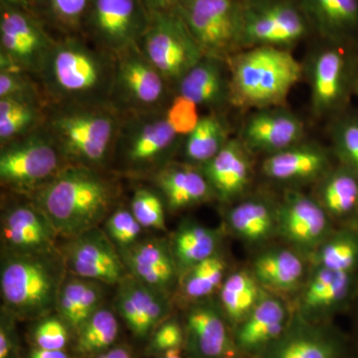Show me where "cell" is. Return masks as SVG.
Wrapping results in <instances>:
<instances>
[{
  "instance_id": "cell-44",
  "label": "cell",
  "mask_w": 358,
  "mask_h": 358,
  "mask_svg": "<svg viewBox=\"0 0 358 358\" xmlns=\"http://www.w3.org/2000/svg\"><path fill=\"white\" fill-rule=\"evenodd\" d=\"M7 98L36 99L47 103L36 78L17 67L0 69V99Z\"/></svg>"
},
{
  "instance_id": "cell-51",
  "label": "cell",
  "mask_w": 358,
  "mask_h": 358,
  "mask_svg": "<svg viewBox=\"0 0 358 358\" xmlns=\"http://www.w3.org/2000/svg\"><path fill=\"white\" fill-rule=\"evenodd\" d=\"M87 358H134V355L128 346L115 345L105 352Z\"/></svg>"
},
{
  "instance_id": "cell-6",
  "label": "cell",
  "mask_w": 358,
  "mask_h": 358,
  "mask_svg": "<svg viewBox=\"0 0 358 358\" xmlns=\"http://www.w3.org/2000/svg\"><path fill=\"white\" fill-rule=\"evenodd\" d=\"M183 140L167 121L166 110L122 115L110 169L131 176H154L171 162Z\"/></svg>"
},
{
  "instance_id": "cell-21",
  "label": "cell",
  "mask_w": 358,
  "mask_h": 358,
  "mask_svg": "<svg viewBox=\"0 0 358 358\" xmlns=\"http://www.w3.org/2000/svg\"><path fill=\"white\" fill-rule=\"evenodd\" d=\"M185 343L193 358H231L233 343L224 315L210 303H200L188 310Z\"/></svg>"
},
{
  "instance_id": "cell-34",
  "label": "cell",
  "mask_w": 358,
  "mask_h": 358,
  "mask_svg": "<svg viewBox=\"0 0 358 358\" xmlns=\"http://www.w3.org/2000/svg\"><path fill=\"white\" fill-rule=\"evenodd\" d=\"M227 222L238 237L250 243H260L277 228V209L264 199L245 200L230 209Z\"/></svg>"
},
{
  "instance_id": "cell-3",
  "label": "cell",
  "mask_w": 358,
  "mask_h": 358,
  "mask_svg": "<svg viewBox=\"0 0 358 358\" xmlns=\"http://www.w3.org/2000/svg\"><path fill=\"white\" fill-rule=\"evenodd\" d=\"M121 121L112 103H48L43 127L69 166L108 171Z\"/></svg>"
},
{
  "instance_id": "cell-2",
  "label": "cell",
  "mask_w": 358,
  "mask_h": 358,
  "mask_svg": "<svg viewBox=\"0 0 358 358\" xmlns=\"http://www.w3.org/2000/svg\"><path fill=\"white\" fill-rule=\"evenodd\" d=\"M107 173L68 166L27 197L44 212L59 236L68 239L107 219L117 196V185Z\"/></svg>"
},
{
  "instance_id": "cell-1",
  "label": "cell",
  "mask_w": 358,
  "mask_h": 358,
  "mask_svg": "<svg viewBox=\"0 0 358 358\" xmlns=\"http://www.w3.org/2000/svg\"><path fill=\"white\" fill-rule=\"evenodd\" d=\"M115 55L84 35L56 37L36 80L47 103L54 105L110 103Z\"/></svg>"
},
{
  "instance_id": "cell-46",
  "label": "cell",
  "mask_w": 358,
  "mask_h": 358,
  "mask_svg": "<svg viewBox=\"0 0 358 358\" xmlns=\"http://www.w3.org/2000/svg\"><path fill=\"white\" fill-rule=\"evenodd\" d=\"M334 148L345 166L358 176V117H345L334 126Z\"/></svg>"
},
{
  "instance_id": "cell-36",
  "label": "cell",
  "mask_w": 358,
  "mask_h": 358,
  "mask_svg": "<svg viewBox=\"0 0 358 358\" xmlns=\"http://www.w3.org/2000/svg\"><path fill=\"white\" fill-rule=\"evenodd\" d=\"M119 320L110 308H100L75 331L74 350L87 358L115 345L119 336Z\"/></svg>"
},
{
  "instance_id": "cell-33",
  "label": "cell",
  "mask_w": 358,
  "mask_h": 358,
  "mask_svg": "<svg viewBox=\"0 0 358 358\" xmlns=\"http://www.w3.org/2000/svg\"><path fill=\"white\" fill-rule=\"evenodd\" d=\"M47 105L36 99H0V147L43 127Z\"/></svg>"
},
{
  "instance_id": "cell-42",
  "label": "cell",
  "mask_w": 358,
  "mask_h": 358,
  "mask_svg": "<svg viewBox=\"0 0 358 358\" xmlns=\"http://www.w3.org/2000/svg\"><path fill=\"white\" fill-rule=\"evenodd\" d=\"M74 331L67 322L54 312L36 320L30 333L33 348L42 350H66L73 339Z\"/></svg>"
},
{
  "instance_id": "cell-29",
  "label": "cell",
  "mask_w": 358,
  "mask_h": 358,
  "mask_svg": "<svg viewBox=\"0 0 358 358\" xmlns=\"http://www.w3.org/2000/svg\"><path fill=\"white\" fill-rule=\"evenodd\" d=\"M264 358H336L338 345L324 331L298 322L289 327Z\"/></svg>"
},
{
  "instance_id": "cell-28",
  "label": "cell",
  "mask_w": 358,
  "mask_h": 358,
  "mask_svg": "<svg viewBox=\"0 0 358 358\" xmlns=\"http://www.w3.org/2000/svg\"><path fill=\"white\" fill-rule=\"evenodd\" d=\"M103 301L102 282L68 272L59 293L55 312L75 333L96 310L103 307Z\"/></svg>"
},
{
  "instance_id": "cell-47",
  "label": "cell",
  "mask_w": 358,
  "mask_h": 358,
  "mask_svg": "<svg viewBox=\"0 0 358 358\" xmlns=\"http://www.w3.org/2000/svg\"><path fill=\"white\" fill-rule=\"evenodd\" d=\"M199 106L185 96H173L166 109L167 121L179 136H187L199 124Z\"/></svg>"
},
{
  "instance_id": "cell-26",
  "label": "cell",
  "mask_w": 358,
  "mask_h": 358,
  "mask_svg": "<svg viewBox=\"0 0 358 358\" xmlns=\"http://www.w3.org/2000/svg\"><path fill=\"white\" fill-rule=\"evenodd\" d=\"M310 27L339 45L358 33V0H298Z\"/></svg>"
},
{
  "instance_id": "cell-41",
  "label": "cell",
  "mask_w": 358,
  "mask_h": 358,
  "mask_svg": "<svg viewBox=\"0 0 358 358\" xmlns=\"http://www.w3.org/2000/svg\"><path fill=\"white\" fill-rule=\"evenodd\" d=\"M317 258L319 267L352 273L358 264V237L350 232L334 235L320 245Z\"/></svg>"
},
{
  "instance_id": "cell-31",
  "label": "cell",
  "mask_w": 358,
  "mask_h": 358,
  "mask_svg": "<svg viewBox=\"0 0 358 358\" xmlns=\"http://www.w3.org/2000/svg\"><path fill=\"white\" fill-rule=\"evenodd\" d=\"M219 239L217 230L192 221L182 222L169 242L179 275L217 253Z\"/></svg>"
},
{
  "instance_id": "cell-45",
  "label": "cell",
  "mask_w": 358,
  "mask_h": 358,
  "mask_svg": "<svg viewBox=\"0 0 358 358\" xmlns=\"http://www.w3.org/2000/svg\"><path fill=\"white\" fill-rule=\"evenodd\" d=\"M143 229L131 209L124 207L113 211L106 219L105 232L119 251L136 244Z\"/></svg>"
},
{
  "instance_id": "cell-35",
  "label": "cell",
  "mask_w": 358,
  "mask_h": 358,
  "mask_svg": "<svg viewBox=\"0 0 358 358\" xmlns=\"http://www.w3.org/2000/svg\"><path fill=\"white\" fill-rule=\"evenodd\" d=\"M303 263L300 257L286 249L270 250L257 257L253 275L259 284L278 291L296 288L303 275Z\"/></svg>"
},
{
  "instance_id": "cell-14",
  "label": "cell",
  "mask_w": 358,
  "mask_h": 358,
  "mask_svg": "<svg viewBox=\"0 0 358 358\" xmlns=\"http://www.w3.org/2000/svg\"><path fill=\"white\" fill-rule=\"evenodd\" d=\"M70 274L105 285H117L129 275L119 250L100 228L68 238L60 249Z\"/></svg>"
},
{
  "instance_id": "cell-17",
  "label": "cell",
  "mask_w": 358,
  "mask_h": 358,
  "mask_svg": "<svg viewBox=\"0 0 358 358\" xmlns=\"http://www.w3.org/2000/svg\"><path fill=\"white\" fill-rule=\"evenodd\" d=\"M115 306L136 338H150L169 315V298L128 275L117 285Z\"/></svg>"
},
{
  "instance_id": "cell-22",
  "label": "cell",
  "mask_w": 358,
  "mask_h": 358,
  "mask_svg": "<svg viewBox=\"0 0 358 358\" xmlns=\"http://www.w3.org/2000/svg\"><path fill=\"white\" fill-rule=\"evenodd\" d=\"M216 199L230 202L241 196L251 182L249 150L239 138H230L222 150L200 167Z\"/></svg>"
},
{
  "instance_id": "cell-13",
  "label": "cell",
  "mask_w": 358,
  "mask_h": 358,
  "mask_svg": "<svg viewBox=\"0 0 358 358\" xmlns=\"http://www.w3.org/2000/svg\"><path fill=\"white\" fill-rule=\"evenodd\" d=\"M150 20L141 0H93L82 35L115 55L138 44Z\"/></svg>"
},
{
  "instance_id": "cell-40",
  "label": "cell",
  "mask_w": 358,
  "mask_h": 358,
  "mask_svg": "<svg viewBox=\"0 0 358 358\" xmlns=\"http://www.w3.org/2000/svg\"><path fill=\"white\" fill-rule=\"evenodd\" d=\"M226 263L218 253L193 266L180 275L181 291L188 300L200 301L221 288Z\"/></svg>"
},
{
  "instance_id": "cell-18",
  "label": "cell",
  "mask_w": 358,
  "mask_h": 358,
  "mask_svg": "<svg viewBox=\"0 0 358 358\" xmlns=\"http://www.w3.org/2000/svg\"><path fill=\"white\" fill-rule=\"evenodd\" d=\"M327 215L319 201L289 190L277 209V229L292 244L313 248L324 243L329 233Z\"/></svg>"
},
{
  "instance_id": "cell-7",
  "label": "cell",
  "mask_w": 358,
  "mask_h": 358,
  "mask_svg": "<svg viewBox=\"0 0 358 358\" xmlns=\"http://www.w3.org/2000/svg\"><path fill=\"white\" fill-rule=\"evenodd\" d=\"M68 166L44 127L0 147L1 185L20 195L29 196Z\"/></svg>"
},
{
  "instance_id": "cell-53",
  "label": "cell",
  "mask_w": 358,
  "mask_h": 358,
  "mask_svg": "<svg viewBox=\"0 0 358 358\" xmlns=\"http://www.w3.org/2000/svg\"><path fill=\"white\" fill-rule=\"evenodd\" d=\"M24 358H72L66 350H42L32 348Z\"/></svg>"
},
{
  "instance_id": "cell-25",
  "label": "cell",
  "mask_w": 358,
  "mask_h": 358,
  "mask_svg": "<svg viewBox=\"0 0 358 358\" xmlns=\"http://www.w3.org/2000/svg\"><path fill=\"white\" fill-rule=\"evenodd\" d=\"M152 176L169 211L188 208L214 196L200 167L185 162H169Z\"/></svg>"
},
{
  "instance_id": "cell-49",
  "label": "cell",
  "mask_w": 358,
  "mask_h": 358,
  "mask_svg": "<svg viewBox=\"0 0 358 358\" xmlns=\"http://www.w3.org/2000/svg\"><path fill=\"white\" fill-rule=\"evenodd\" d=\"M16 317L1 307L0 312V358H22L16 329Z\"/></svg>"
},
{
  "instance_id": "cell-24",
  "label": "cell",
  "mask_w": 358,
  "mask_h": 358,
  "mask_svg": "<svg viewBox=\"0 0 358 358\" xmlns=\"http://www.w3.org/2000/svg\"><path fill=\"white\" fill-rule=\"evenodd\" d=\"M329 160L319 145L298 143L268 155L262 171L268 178L282 182H308L324 178L329 173Z\"/></svg>"
},
{
  "instance_id": "cell-48",
  "label": "cell",
  "mask_w": 358,
  "mask_h": 358,
  "mask_svg": "<svg viewBox=\"0 0 358 358\" xmlns=\"http://www.w3.org/2000/svg\"><path fill=\"white\" fill-rule=\"evenodd\" d=\"M185 341V329L178 320H166L150 336L148 350L155 355H162L169 350L180 348Z\"/></svg>"
},
{
  "instance_id": "cell-38",
  "label": "cell",
  "mask_w": 358,
  "mask_h": 358,
  "mask_svg": "<svg viewBox=\"0 0 358 358\" xmlns=\"http://www.w3.org/2000/svg\"><path fill=\"white\" fill-rule=\"evenodd\" d=\"M320 203L329 215L341 217L358 207V176L345 166L327 173L320 188Z\"/></svg>"
},
{
  "instance_id": "cell-19",
  "label": "cell",
  "mask_w": 358,
  "mask_h": 358,
  "mask_svg": "<svg viewBox=\"0 0 358 358\" xmlns=\"http://www.w3.org/2000/svg\"><path fill=\"white\" fill-rule=\"evenodd\" d=\"M119 252L129 275L171 296L180 275L169 242L148 238Z\"/></svg>"
},
{
  "instance_id": "cell-20",
  "label": "cell",
  "mask_w": 358,
  "mask_h": 358,
  "mask_svg": "<svg viewBox=\"0 0 358 358\" xmlns=\"http://www.w3.org/2000/svg\"><path fill=\"white\" fill-rule=\"evenodd\" d=\"M310 101L315 115L329 114L345 100L348 84V61L336 47L315 52L308 67Z\"/></svg>"
},
{
  "instance_id": "cell-54",
  "label": "cell",
  "mask_w": 358,
  "mask_h": 358,
  "mask_svg": "<svg viewBox=\"0 0 358 358\" xmlns=\"http://www.w3.org/2000/svg\"><path fill=\"white\" fill-rule=\"evenodd\" d=\"M157 358H185L182 357L180 348H176V350H169V352L159 355Z\"/></svg>"
},
{
  "instance_id": "cell-30",
  "label": "cell",
  "mask_w": 358,
  "mask_h": 358,
  "mask_svg": "<svg viewBox=\"0 0 358 358\" xmlns=\"http://www.w3.org/2000/svg\"><path fill=\"white\" fill-rule=\"evenodd\" d=\"M350 288L352 273L319 267L310 277L301 296V313L315 315L334 310L348 298Z\"/></svg>"
},
{
  "instance_id": "cell-55",
  "label": "cell",
  "mask_w": 358,
  "mask_h": 358,
  "mask_svg": "<svg viewBox=\"0 0 358 358\" xmlns=\"http://www.w3.org/2000/svg\"><path fill=\"white\" fill-rule=\"evenodd\" d=\"M355 91H357V96H358V75H357V80H355Z\"/></svg>"
},
{
  "instance_id": "cell-15",
  "label": "cell",
  "mask_w": 358,
  "mask_h": 358,
  "mask_svg": "<svg viewBox=\"0 0 358 358\" xmlns=\"http://www.w3.org/2000/svg\"><path fill=\"white\" fill-rule=\"evenodd\" d=\"M303 122L282 106L257 109L245 120L239 134L249 152L268 155L303 143Z\"/></svg>"
},
{
  "instance_id": "cell-11",
  "label": "cell",
  "mask_w": 358,
  "mask_h": 358,
  "mask_svg": "<svg viewBox=\"0 0 358 358\" xmlns=\"http://www.w3.org/2000/svg\"><path fill=\"white\" fill-rule=\"evenodd\" d=\"M243 49L287 48L310 31L298 0H243Z\"/></svg>"
},
{
  "instance_id": "cell-8",
  "label": "cell",
  "mask_w": 358,
  "mask_h": 358,
  "mask_svg": "<svg viewBox=\"0 0 358 358\" xmlns=\"http://www.w3.org/2000/svg\"><path fill=\"white\" fill-rule=\"evenodd\" d=\"M176 11L204 56L227 61L243 50V0H178Z\"/></svg>"
},
{
  "instance_id": "cell-37",
  "label": "cell",
  "mask_w": 358,
  "mask_h": 358,
  "mask_svg": "<svg viewBox=\"0 0 358 358\" xmlns=\"http://www.w3.org/2000/svg\"><path fill=\"white\" fill-rule=\"evenodd\" d=\"M261 299L258 281L246 271L231 274L220 288L221 307L226 317L235 324H241Z\"/></svg>"
},
{
  "instance_id": "cell-32",
  "label": "cell",
  "mask_w": 358,
  "mask_h": 358,
  "mask_svg": "<svg viewBox=\"0 0 358 358\" xmlns=\"http://www.w3.org/2000/svg\"><path fill=\"white\" fill-rule=\"evenodd\" d=\"M230 140L229 126L220 112L201 115L197 126L182 143L185 164L201 167L213 159Z\"/></svg>"
},
{
  "instance_id": "cell-4",
  "label": "cell",
  "mask_w": 358,
  "mask_h": 358,
  "mask_svg": "<svg viewBox=\"0 0 358 358\" xmlns=\"http://www.w3.org/2000/svg\"><path fill=\"white\" fill-rule=\"evenodd\" d=\"M67 274L60 249L29 253L1 251L2 308L17 320H37L55 312Z\"/></svg>"
},
{
  "instance_id": "cell-50",
  "label": "cell",
  "mask_w": 358,
  "mask_h": 358,
  "mask_svg": "<svg viewBox=\"0 0 358 358\" xmlns=\"http://www.w3.org/2000/svg\"><path fill=\"white\" fill-rule=\"evenodd\" d=\"M150 15L176 11L178 0H141Z\"/></svg>"
},
{
  "instance_id": "cell-5",
  "label": "cell",
  "mask_w": 358,
  "mask_h": 358,
  "mask_svg": "<svg viewBox=\"0 0 358 358\" xmlns=\"http://www.w3.org/2000/svg\"><path fill=\"white\" fill-rule=\"evenodd\" d=\"M230 103L239 107L282 106L303 76V65L287 48L258 46L243 49L227 60Z\"/></svg>"
},
{
  "instance_id": "cell-43",
  "label": "cell",
  "mask_w": 358,
  "mask_h": 358,
  "mask_svg": "<svg viewBox=\"0 0 358 358\" xmlns=\"http://www.w3.org/2000/svg\"><path fill=\"white\" fill-rule=\"evenodd\" d=\"M166 201L159 192L150 188H138L129 209L143 228L166 230Z\"/></svg>"
},
{
  "instance_id": "cell-39",
  "label": "cell",
  "mask_w": 358,
  "mask_h": 358,
  "mask_svg": "<svg viewBox=\"0 0 358 358\" xmlns=\"http://www.w3.org/2000/svg\"><path fill=\"white\" fill-rule=\"evenodd\" d=\"M93 0H41L36 15L58 37L82 35Z\"/></svg>"
},
{
  "instance_id": "cell-12",
  "label": "cell",
  "mask_w": 358,
  "mask_h": 358,
  "mask_svg": "<svg viewBox=\"0 0 358 358\" xmlns=\"http://www.w3.org/2000/svg\"><path fill=\"white\" fill-rule=\"evenodd\" d=\"M55 40L38 16L0 3V68L18 67L36 78Z\"/></svg>"
},
{
  "instance_id": "cell-27",
  "label": "cell",
  "mask_w": 358,
  "mask_h": 358,
  "mask_svg": "<svg viewBox=\"0 0 358 358\" xmlns=\"http://www.w3.org/2000/svg\"><path fill=\"white\" fill-rule=\"evenodd\" d=\"M287 320L288 313L282 301L270 296L261 299L238 329V348L252 352L272 345L284 334Z\"/></svg>"
},
{
  "instance_id": "cell-10",
  "label": "cell",
  "mask_w": 358,
  "mask_h": 358,
  "mask_svg": "<svg viewBox=\"0 0 358 358\" xmlns=\"http://www.w3.org/2000/svg\"><path fill=\"white\" fill-rule=\"evenodd\" d=\"M138 45L173 90L186 73L204 57L176 11L152 15L147 31Z\"/></svg>"
},
{
  "instance_id": "cell-23",
  "label": "cell",
  "mask_w": 358,
  "mask_h": 358,
  "mask_svg": "<svg viewBox=\"0 0 358 358\" xmlns=\"http://www.w3.org/2000/svg\"><path fill=\"white\" fill-rule=\"evenodd\" d=\"M174 93L199 108L219 112L230 103V74L227 61L204 56L176 85Z\"/></svg>"
},
{
  "instance_id": "cell-9",
  "label": "cell",
  "mask_w": 358,
  "mask_h": 358,
  "mask_svg": "<svg viewBox=\"0 0 358 358\" xmlns=\"http://www.w3.org/2000/svg\"><path fill=\"white\" fill-rule=\"evenodd\" d=\"M174 95L173 87L138 44L115 54L110 103L122 115L166 110Z\"/></svg>"
},
{
  "instance_id": "cell-52",
  "label": "cell",
  "mask_w": 358,
  "mask_h": 358,
  "mask_svg": "<svg viewBox=\"0 0 358 358\" xmlns=\"http://www.w3.org/2000/svg\"><path fill=\"white\" fill-rule=\"evenodd\" d=\"M41 0H0V3L15 7L21 10L27 11L36 15Z\"/></svg>"
},
{
  "instance_id": "cell-16",
  "label": "cell",
  "mask_w": 358,
  "mask_h": 358,
  "mask_svg": "<svg viewBox=\"0 0 358 358\" xmlns=\"http://www.w3.org/2000/svg\"><path fill=\"white\" fill-rule=\"evenodd\" d=\"M58 236L53 224L30 199L7 205L2 212V251L29 253L56 248Z\"/></svg>"
}]
</instances>
